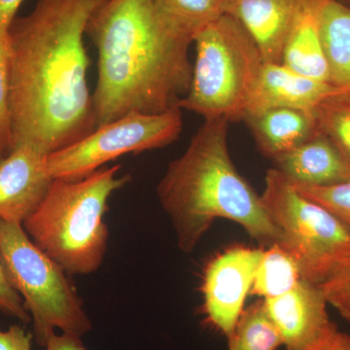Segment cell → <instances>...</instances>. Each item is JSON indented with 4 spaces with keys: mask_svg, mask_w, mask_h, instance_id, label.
Instances as JSON below:
<instances>
[{
    "mask_svg": "<svg viewBox=\"0 0 350 350\" xmlns=\"http://www.w3.org/2000/svg\"><path fill=\"white\" fill-rule=\"evenodd\" d=\"M105 1L38 0L9 27L13 148L49 155L96 130L84 36Z\"/></svg>",
    "mask_w": 350,
    "mask_h": 350,
    "instance_id": "obj_1",
    "label": "cell"
},
{
    "mask_svg": "<svg viewBox=\"0 0 350 350\" xmlns=\"http://www.w3.org/2000/svg\"><path fill=\"white\" fill-rule=\"evenodd\" d=\"M86 36L98 50L96 128L130 113L169 111L188 94L193 42L163 22L153 0H107Z\"/></svg>",
    "mask_w": 350,
    "mask_h": 350,
    "instance_id": "obj_2",
    "label": "cell"
},
{
    "mask_svg": "<svg viewBox=\"0 0 350 350\" xmlns=\"http://www.w3.org/2000/svg\"><path fill=\"white\" fill-rule=\"evenodd\" d=\"M229 123L222 118L206 120L157 186L159 202L174 225L182 252H193L217 219L238 223L264 248L282 241L261 196L232 163Z\"/></svg>",
    "mask_w": 350,
    "mask_h": 350,
    "instance_id": "obj_3",
    "label": "cell"
},
{
    "mask_svg": "<svg viewBox=\"0 0 350 350\" xmlns=\"http://www.w3.org/2000/svg\"><path fill=\"white\" fill-rule=\"evenodd\" d=\"M120 169L103 167L77 180L54 179L40 206L23 223L31 241L68 275H90L103 265L109 239L108 202L131 180Z\"/></svg>",
    "mask_w": 350,
    "mask_h": 350,
    "instance_id": "obj_4",
    "label": "cell"
},
{
    "mask_svg": "<svg viewBox=\"0 0 350 350\" xmlns=\"http://www.w3.org/2000/svg\"><path fill=\"white\" fill-rule=\"evenodd\" d=\"M193 43L197 55L192 82L178 107L204 120H243L264 64L254 39L236 18L224 14L202 29Z\"/></svg>",
    "mask_w": 350,
    "mask_h": 350,
    "instance_id": "obj_5",
    "label": "cell"
},
{
    "mask_svg": "<svg viewBox=\"0 0 350 350\" xmlns=\"http://www.w3.org/2000/svg\"><path fill=\"white\" fill-rule=\"evenodd\" d=\"M7 275L31 315L33 338L45 347L56 330L82 338L93 328L68 273L38 247L19 223L0 219Z\"/></svg>",
    "mask_w": 350,
    "mask_h": 350,
    "instance_id": "obj_6",
    "label": "cell"
},
{
    "mask_svg": "<svg viewBox=\"0 0 350 350\" xmlns=\"http://www.w3.org/2000/svg\"><path fill=\"white\" fill-rule=\"evenodd\" d=\"M262 206L280 232V245L298 262L304 280L321 284L350 257V229L325 207L300 194L280 170L265 177Z\"/></svg>",
    "mask_w": 350,
    "mask_h": 350,
    "instance_id": "obj_7",
    "label": "cell"
},
{
    "mask_svg": "<svg viewBox=\"0 0 350 350\" xmlns=\"http://www.w3.org/2000/svg\"><path fill=\"white\" fill-rule=\"evenodd\" d=\"M180 108L159 114L130 113L98 126L79 142L47 156L53 179L77 180L128 154L163 148L180 135Z\"/></svg>",
    "mask_w": 350,
    "mask_h": 350,
    "instance_id": "obj_8",
    "label": "cell"
},
{
    "mask_svg": "<svg viewBox=\"0 0 350 350\" xmlns=\"http://www.w3.org/2000/svg\"><path fill=\"white\" fill-rule=\"evenodd\" d=\"M264 248L234 247L207 265L202 285V312L209 325L230 337L243 312Z\"/></svg>",
    "mask_w": 350,
    "mask_h": 350,
    "instance_id": "obj_9",
    "label": "cell"
},
{
    "mask_svg": "<svg viewBox=\"0 0 350 350\" xmlns=\"http://www.w3.org/2000/svg\"><path fill=\"white\" fill-rule=\"evenodd\" d=\"M262 301L287 350L308 349L338 329L322 288L304 278L286 293Z\"/></svg>",
    "mask_w": 350,
    "mask_h": 350,
    "instance_id": "obj_10",
    "label": "cell"
},
{
    "mask_svg": "<svg viewBox=\"0 0 350 350\" xmlns=\"http://www.w3.org/2000/svg\"><path fill=\"white\" fill-rule=\"evenodd\" d=\"M47 156L22 144L0 160V219L23 225L40 206L54 181Z\"/></svg>",
    "mask_w": 350,
    "mask_h": 350,
    "instance_id": "obj_11",
    "label": "cell"
},
{
    "mask_svg": "<svg viewBox=\"0 0 350 350\" xmlns=\"http://www.w3.org/2000/svg\"><path fill=\"white\" fill-rule=\"evenodd\" d=\"M337 98H344V94L331 83L301 75L282 63L264 62L244 118L273 108L314 110L324 101Z\"/></svg>",
    "mask_w": 350,
    "mask_h": 350,
    "instance_id": "obj_12",
    "label": "cell"
},
{
    "mask_svg": "<svg viewBox=\"0 0 350 350\" xmlns=\"http://www.w3.org/2000/svg\"><path fill=\"white\" fill-rule=\"evenodd\" d=\"M299 3L300 0H224V9L254 39L265 63H282Z\"/></svg>",
    "mask_w": 350,
    "mask_h": 350,
    "instance_id": "obj_13",
    "label": "cell"
},
{
    "mask_svg": "<svg viewBox=\"0 0 350 350\" xmlns=\"http://www.w3.org/2000/svg\"><path fill=\"white\" fill-rule=\"evenodd\" d=\"M275 169L293 183L332 186L350 181V163L333 142L319 131L293 150L273 159Z\"/></svg>",
    "mask_w": 350,
    "mask_h": 350,
    "instance_id": "obj_14",
    "label": "cell"
},
{
    "mask_svg": "<svg viewBox=\"0 0 350 350\" xmlns=\"http://www.w3.org/2000/svg\"><path fill=\"white\" fill-rule=\"evenodd\" d=\"M260 151L271 160L293 150L319 131L314 110L273 108L244 118Z\"/></svg>",
    "mask_w": 350,
    "mask_h": 350,
    "instance_id": "obj_15",
    "label": "cell"
},
{
    "mask_svg": "<svg viewBox=\"0 0 350 350\" xmlns=\"http://www.w3.org/2000/svg\"><path fill=\"white\" fill-rule=\"evenodd\" d=\"M320 4L321 0H300L283 48L282 63L301 75L329 82L320 31Z\"/></svg>",
    "mask_w": 350,
    "mask_h": 350,
    "instance_id": "obj_16",
    "label": "cell"
},
{
    "mask_svg": "<svg viewBox=\"0 0 350 350\" xmlns=\"http://www.w3.org/2000/svg\"><path fill=\"white\" fill-rule=\"evenodd\" d=\"M319 18L329 83L350 100V8L336 0H321Z\"/></svg>",
    "mask_w": 350,
    "mask_h": 350,
    "instance_id": "obj_17",
    "label": "cell"
},
{
    "mask_svg": "<svg viewBox=\"0 0 350 350\" xmlns=\"http://www.w3.org/2000/svg\"><path fill=\"white\" fill-rule=\"evenodd\" d=\"M163 22L181 38L194 39L224 15V0H153Z\"/></svg>",
    "mask_w": 350,
    "mask_h": 350,
    "instance_id": "obj_18",
    "label": "cell"
},
{
    "mask_svg": "<svg viewBox=\"0 0 350 350\" xmlns=\"http://www.w3.org/2000/svg\"><path fill=\"white\" fill-rule=\"evenodd\" d=\"M303 280L296 260L280 244L264 248L250 293L262 300L286 293Z\"/></svg>",
    "mask_w": 350,
    "mask_h": 350,
    "instance_id": "obj_19",
    "label": "cell"
},
{
    "mask_svg": "<svg viewBox=\"0 0 350 350\" xmlns=\"http://www.w3.org/2000/svg\"><path fill=\"white\" fill-rule=\"evenodd\" d=\"M227 338L228 350H278L283 345L282 335L262 300L243 310L236 328Z\"/></svg>",
    "mask_w": 350,
    "mask_h": 350,
    "instance_id": "obj_20",
    "label": "cell"
},
{
    "mask_svg": "<svg viewBox=\"0 0 350 350\" xmlns=\"http://www.w3.org/2000/svg\"><path fill=\"white\" fill-rule=\"evenodd\" d=\"M319 129L350 163V100L331 98L314 109Z\"/></svg>",
    "mask_w": 350,
    "mask_h": 350,
    "instance_id": "obj_21",
    "label": "cell"
},
{
    "mask_svg": "<svg viewBox=\"0 0 350 350\" xmlns=\"http://www.w3.org/2000/svg\"><path fill=\"white\" fill-rule=\"evenodd\" d=\"M12 148L10 38L9 29L0 27V160Z\"/></svg>",
    "mask_w": 350,
    "mask_h": 350,
    "instance_id": "obj_22",
    "label": "cell"
},
{
    "mask_svg": "<svg viewBox=\"0 0 350 350\" xmlns=\"http://www.w3.org/2000/svg\"><path fill=\"white\" fill-rule=\"evenodd\" d=\"M291 183L304 197L325 207L350 229V181L332 186Z\"/></svg>",
    "mask_w": 350,
    "mask_h": 350,
    "instance_id": "obj_23",
    "label": "cell"
},
{
    "mask_svg": "<svg viewBox=\"0 0 350 350\" xmlns=\"http://www.w3.org/2000/svg\"><path fill=\"white\" fill-rule=\"evenodd\" d=\"M320 287L328 304L333 306L344 319L350 314V257L342 262Z\"/></svg>",
    "mask_w": 350,
    "mask_h": 350,
    "instance_id": "obj_24",
    "label": "cell"
},
{
    "mask_svg": "<svg viewBox=\"0 0 350 350\" xmlns=\"http://www.w3.org/2000/svg\"><path fill=\"white\" fill-rule=\"evenodd\" d=\"M0 312L14 317L22 323L31 322V315L25 308L24 301L16 291L7 275L3 259L0 252Z\"/></svg>",
    "mask_w": 350,
    "mask_h": 350,
    "instance_id": "obj_25",
    "label": "cell"
},
{
    "mask_svg": "<svg viewBox=\"0 0 350 350\" xmlns=\"http://www.w3.org/2000/svg\"><path fill=\"white\" fill-rule=\"evenodd\" d=\"M33 335L24 327L12 325L6 331L0 329V350H32Z\"/></svg>",
    "mask_w": 350,
    "mask_h": 350,
    "instance_id": "obj_26",
    "label": "cell"
},
{
    "mask_svg": "<svg viewBox=\"0 0 350 350\" xmlns=\"http://www.w3.org/2000/svg\"><path fill=\"white\" fill-rule=\"evenodd\" d=\"M304 350H350V335L336 329L319 342Z\"/></svg>",
    "mask_w": 350,
    "mask_h": 350,
    "instance_id": "obj_27",
    "label": "cell"
},
{
    "mask_svg": "<svg viewBox=\"0 0 350 350\" xmlns=\"http://www.w3.org/2000/svg\"><path fill=\"white\" fill-rule=\"evenodd\" d=\"M45 350H89L83 344L81 338L70 334H53L46 342Z\"/></svg>",
    "mask_w": 350,
    "mask_h": 350,
    "instance_id": "obj_28",
    "label": "cell"
},
{
    "mask_svg": "<svg viewBox=\"0 0 350 350\" xmlns=\"http://www.w3.org/2000/svg\"><path fill=\"white\" fill-rule=\"evenodd\" d=\"M24 0H0V27L9 29Z\"/></svg>",
    "mask_w": 350,
    "mask_h": 350,
    "instance_id": "obj_29",
    "label": "cell"
},
{
    "mask_svg": "<svg viewBox=\"0 0 350 350\" xmlns=\"http://www.w3.org/2000/svg\"><path fill=\"white\" fill-rule=\"evenodd\" d=\"M336 1L340 2V3L344 4V5L350 8V0H336Z\"/></svg>",
    "mask_w": 350,
    "mask_h": 350,
    "instance_id": "obj_30",
    "label": "cell"
},
{
    "mask_svg": "<svg viewBox=\"0 0 350 350\" xmlns=\"http://www.w3.org/2000/svg\"><path fill=\"white\" fill-rule=\"evenodd\" d=\"M345 320H347V321H349V323H350V314L349 315V317H345Z\"/></svg>",
    "mask_w": 350,
    "mask_h": 350,
    "instance_id": "obj_31",
    "label": "cell"
}]
</instances>
